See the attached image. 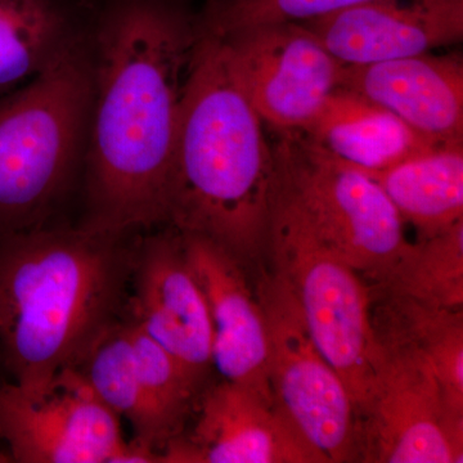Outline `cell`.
I'll return each instance as SVG.
<instances>
[{
    "mask_svg": "<svg viewBox=\"0 0 463 463\" xmlns=\"http://www.w3.org/2000/svg\"><path fill=\"white\" fill-rule=\"evenodd\" d=\"M99 21L81 227L128 234L166 223L200 27L175 0H108Z\"/></svg>",
    "mask_w": 463,
    "mask_h": 463,
    "instance_id": "obj_1",
    "label": "cell"
},
{
    "mask_svg": "<svg viewBox=\"0 0 463 463\" xmlns=\"http://www.w3.org/2000/svg\"><path fill=\"white\" fill-rule=\"evenodd\" d=\"M127 234L47 227L0 234V359L11 381L42 392L79 368L127 304Z\"/></svg>",
    "mask_w": 463,
    "mask_h": 463,
    "instance_id": "obj_2",
    "label": "cell"
},
{
    "mask_svg": "<svg viewBox=\"0 0 463 463\" xmlns=\"http://www.w3.org/2000/svg\"><path fill=\"white\" fill-rule=\"evenodd\" d=\"M199 27L174 146L166 223L213 241L243 265L267 250L273 147L223 36Z\"/></svg>",
    "mask_w": 463,
    "mask_h": 463,
    "instance_id": "obj_3",
    "label": "cell"
},
{
    "mask_svg": "<svg viewBox=\"0 0 463 463\" xmlns=\"http://www.w3.org/2000/svg\"><path fill=\"white\" fill-rule=\"evenodd\" d=\"M79 42L0 94V234L47 223L74 181L93 99V61Z\"/></svg>",
    "mask_w": 463,
    "mask_h": 463,
    "instance_id": "obj_4",
    "label": "cell"
},
{
    "mask_svg": "<svg viewBox=\"0 0 463 463\" xmlns=\"http://www.w3.org/2000/svg\"><path fill=\"white\" fill-rule=\"evenodd\" d=\"M273 201L356 273L380 283L408 241L379 183L317 147L303 133L277 134Z\"/></svg>",
    "mask_w": 463,
    "mask_h": 463,
    "instance_id": "obj_5",
    "label": "cell"
},
{
    "mask_svg": "<svg viewBox=\"0 0 463 463\" xmlns=\"http://www.w3.org/2000/svg\"><path fill=\"white\" fill-rule=\"evenodd\" d=\"M267 250L273 272L291 288L307 330L343 379L359 416L373 394L380 364L373 292L361 274L277 201Z\"/></svg>",
    "mask_w": 463,
    "mask_h": 463,
    "instance_id": "obj_6",
    "label": "cell"
},
{
    "mask_svg": "<svg viewBox=\"0 0 463 463\" xmlns=\"http://www.w3.org/2000/svg\"><path fill=\"white\" fill-rule=\"evenodd\" d=\"M268 334V374L276 410L325 463L359 458V419L345 383L322 354L297 298L279 274L257 285Z\"/></svg>",
    "mask_w": 463,
    "mask_h": 463,
    "instance_id": "obj_7",
    "label": "cell"
},
{
    "mask_svg": "<svg viewBox=\"0 0 463 463\" xmlns=\"http://www.w3.org/2000/svg\"><path fill=\"white\" fill-rule=\"evenodd\" d=\"M0 441L16 463H156L158 453L127 441L120 417L79 368L42 392L0 381Z\"/></svg>",
    "mask_w": 463,
    "mask_h": 463,
    "instance_id": "obj_8",
    "label": "cell"
},
{
    "mask_svg": "<svg viewBox=\"0 0 463 463\" xmlns=\"http://www.w3.org/2000/svg\"><path fill=\"white\" fill-rule=\"evenodd\" d=\"M380 364L359 413V457L376 463L463 462V414L448 403L421 350L374 331Z\"/></svg>",
    "mask_w": 463,
    "mask_h": 463,
    "instance_id": "obj_9",
    "label": "cell"
},
{
    "mask_svg": "<svg viewBox=\"0 0 463 463\" xmlns=\"http://www.w3.org/2000/svg\"><path fill=\"white\" fill-rule=\"evenodd\" d=\"M219 35L250 103L276 134L304 132L339 88L344 63L303 24H261Z\"/></svg>",
    "mask_w": 463,
    "mask_h": 463,
    "instance_id": "obj_10",
    "label": "cell"
},
{
    "mask_svg": "<svg viewBox=\"0 0 463 463\" xmlns=\"http://www.w3.org/2000/svg\"><path fill=\"white\" fill-rule=\"evenodd\" d=\"M128 318L178 362L197 389L213 367V322L179 232L134 243Z\"/></svg>",
    "mask_w": 463,
    "mask_h": 463,
    "instance_id": "obj_11",
    "label": "cell"
},
{
    "mask_svg": "<svg viewBox=\"0 0 463 463\" xmlns=\"http://www.w3.org/2000/svg\"><path fill=\"white\" fill-rule=\"evenodd\" d=\"M196 403L194 430L172 439L158 462L325 463L254 390L223 379Z\"/></svg>",
    "mask_w": 463,
    "mask_h": 463,
    "instance_id": "obj_12",
    "label": "cell"
},
{
    "mask_svg": "<svg viewBox=\"0 0 463 463\" xmlns=\"http://www.w3.org/2000/svg\"><path fill=\"white\" fill-rule=\"evenodd\" d=\"M300 24L344 65H367L461 43L463 0H367Z\"/></svg>",
    "mask_w": 463,
    "mask_h": 463,
    "instance_id": "obj_13",
    "label": "cell"
},
{
    "mask_svg": "<svg viewBox=\"0 0 463 463\" xmlns=\"http://www.w3.org/2000/svg\"><path fill=\"white\" fill-rule=\"evenodd\" d=\"M181 234L213 322V367L224 380L254 390L273 403L268 374L267 323L242 264L213 241Z\"/></svg>",
    "mask_w": 463,
    "mask_h": 463,
    "instance_id": "obj_14",
    "label": "cell"
},
{
    "mask_svg": "<svg viewBox=\"0 0 463 463\" xmlns=\"http://www.w3.org/2000/svg\"><path fill=\"white\" fill-rule=\"evenodd\" d=\"M339 88L392 112L431 141L463 143V61L458 54L344 65Z\"/></svg>",
    "mask_w": 463,
    "mask_h": 463,
    "instance_id": "obj_15",
    "label": "cell"
},
{
    "mask_svg": "<svg viewBox=\"0 0 463 463\" xmlns=\"http://www.w3.org/2000/svg\"><path fill=\"white\" fill-rule=\"evenodd\" d=\"M303 133L332 157L371 174L443 146L392 112L337 88Z\"/></svg>",
    "mask_w": 463,
    "mask_h": 463,
    "instance_id": "obj_16",
    "label": "cell"
},
{
    "mask_svg": "<svg viewBox=\"0 0 463 463\" xmlns=\"http://www.w3.org/2000/svg\"><path fill=\"white\" fill-rule=\"evenodd\" d=\"M76 0H0V94L23 87L79 38Z\"/></svg>",
    "mask_w": 463,
    "mask_h": 463,
    "instance_id": "obj_17",
    "label": "cell"
},
{
    "mask_svg": "<svg viewBox=\"0 0 463 463\" xmlns=\"http://www.w3.org/2000/svg\"><path fill=\"white\" fill-rule=\"evenodd\" d=\"M368 175L420 237L463 221V143L439 146Z\"/></svg>",
    "mask_w": 463,
    "mask_h": 463,
    "instance_id": "obj_18",
    "label": "cell"
},
{
    "mask_svg": "<svg viewBox=\"0 0 463 463\" xmlns=\"http://www.w3.org/2000/svg\"><path fill=\"white\" fill-rule=\"evenodd\" d=\"M381 306L373 310L374 331L408 341L430 362L448 403L463 414L462 309L423 306L410 298L381 292Z\"/></svg>",
    "mask_w": 463,
    "mask_h": 463,
    "instance_id": "obj_19",
    "label": "cell"
},
{
    "mask_svg": "<svg viewBox=\"0 0 463 463\" xmlns=\"http://www.w3.org/2000/svg\"><path fill=\"white\" fill-rule=\"evenodd\" d=\"M79 370L97 397L116 416L129 421L133 440L160 456L169 437L152 410L137 373L127 318L116 321L99 337Z\"/></svg>",
    "mask_w": 463,
    "mask_h": 463,
    "instance_id": "obj_20",
    "label": "cell"
},
{
    "mask_svg": "<svg viewBox=\"0 0 463 463\" xmlns=\"http://www.w3.org/2000/svg\"><path fill=\"white\" fill-rule=\"evenodd\" d=\"M377 288L423 306L462 309L463 221L408 242Z\"/></svg>",
    "mask_w": 463,
    "mask_h": 463,
    "instance_id": "obj_21",
    "label": "cell"
},
{
    "mask_svg": "<svg viewBox=\"0 0 463 463\" xmlns=\"http://www.w3.org/2000/svg\"><path fill=\"white\" fill-rule=\"evenodd\" d=\"M127 321L129 323L137 373L146 397L170 441L181 435L185 419L199 399L200 390L163 346L147 336L128 317Z\"/></svg>",
    "mask_w": 463,
    "mask_h": 463,
    "instance_id": "obj_22",
    "label": "cell"
},
{
    "mask_svg": "<svg viewBox=\"0 0 463 463\" xmlns=\"http://www.w3.org/2000/svg\"><path fill=\"white\" fill-rule=\"evenodd\" d=\"M367 0H209L203 25L227 33L273 23H307Z\"/></svg>",
    "mask_w": 463,
    "mask_h": 463,
    "instance_id": "obj_23",
    "label": "cell"
},
{
    "mask_svg": "<svg viewBox=\"0 0 463 463\" xmlns=\"http://www.w3.org/2000/svg\"><path fill=\"white\" fill-rule=\"evenodd\" d=\"M14 462L11 455H9L7 448L0 447V463H9Z\"/></svg>",
    "mask_w": 463,
    "mask_h": 463,
    "instance_id": "obj_24",
    "label": "cell"
},
{
    "mask_svg": "<svg viewBox=\"0 0 463 463\" xmlns=\"http://www.w3.org/2000/svg\"><path fill=\"white\" fill-rule=\"evenodd\" d=\"M0 368H3L2 367V359H0Z\"/></svg>",
    "mask_w": 463,
    "mask_h": 463,
    "instance_id": "obj_25",
    "label": "cell"
}]
</instances>
